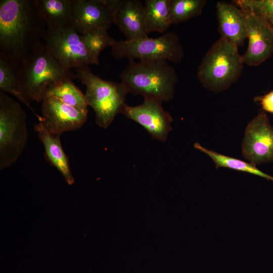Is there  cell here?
I'll list each match as a JSON object with an SVG mask.
<instances>
[{"label": "cell", "mask_w": 273, "mask_h": 273, "mask_svg": "<svg viewBox=\"0 0 273 273\" xmlns=\"http://www.w3.org/2000/svg\"><path fill=\"white\" fill-rule=\"evenodd\" d=\"M144 99L143 103L139 105L130 106L125 104L121 113L141 125L153 139L164 142L172 130L173 118L163 109L161 102Z\"/></svg>", "instance_id": "11"}, {"label": "cell", "mask_w": 273, "mask_h": 273, "mask_svg": "<svg viewBox=\"0 0 273 273\" xmlns=\"http://www.w3.org/2000/svg\"><path fill=\"white\" fill-rule=\"evenodd\" d=\"M119 77L128 93L161 102L173 99L178 80L173 66L162 60H129Z\"/></svg>", "instance_id": "3"}, {"label": "cell", "mask_w": 273, "mask_h": 273, "mask_svg": "<svg viewBox=\"0 0 273 273\" xmlns=\"http://www.w3.org/2000/svg\"><path fill=\"white\" fill-rule=\"evenodd\" d=\"M41 111L38 122L55 135L80 128L87 118L88 110L68 105L52 97L42 101Z\"/></svg>", "instance_id": "10"}, {"label": "cell", "mask_w": 273, "mask_h": 273, "mask_svg": "<svg viewBox=\"0 0 273 273\" xmlns=\"http://www.w3.org/2000/svg\"><path fill=\"white\" fill-rule=\"evenodd\" d=\"M72 25L82 35L93 29L108 30L114 23L110 0H71Z\"/></svg>", "instance_id": "12"}, {"label": "cell", "mask_w": 273, "mask_h": 273, "mask_svg": "<svg viewBox=\"0 0 273 273\" xmlns=\"http://www.w3.org/2000/svg\"><path fill=\"white\" fill-rule=\"evenodd\" d=\"M240 9L259 17L273 29V0H235Z\"/></svg>", "instance_id": "24"}, {"label": "cell", "mask_w": 273, "mask_h": 273, "mask_svg": "<svg viewBox=\"0 0 273 273\" xmlns=\"http://www.w3.org/2000/svg\"><path fill=\"white\" fill-rule=\"evenodd\" d=\"M206 4L205 0H170L171 24L185 22L200 15Z\"/></svg>", "instance_id": "21"}, {"label": "cell", "mask_w": 273, "mask_h": 273, "mask_svg": "<svg viewBox=\"0 0 273 273\" xmlns=\"http://www.w3.org/2000/svg\"><path fill=\"white\" fill-rule=\"evenodd\" d=\"M15 72L21 90L29 103L42 101L53 86L76 77L75 74L57 61L42 41L34 47Z\"/></svg>", "instance_id": "2"}, {"label": "cell", "mask_w": 273, "mask_h": 273, "mask_svg": "<svg viewBox=\"0 0 273 273\" xmlns=\"http://www.w3.org/2000/svg\"><path fill=\"white\" fill-rule=\"evenodd\" d=\"M242 154L255 165L273 162V126L265 111L260 112L247 125Z\"/></svg>", "instance_id": "9"}, {"label": "cell", "mask_w": 273, "mask_h": 273, "mask_svg": "<svg viewBox=\"0 0 273 273\" xmlns=\"http://www.w3.org/2000/svg\"><path fill=\"white\" fill-rule=\"evenodd\" d=\"M247 19L248 46L242 56L244 64L256 66L263 63L273 54V29L263 20L242 10Z\"/></svg>", "instance_id": "13"}, {"label": "cell", "mask_w": 273, "mask_h": 273, "mask_svg": "<svg viewBox=\"0 0 273 273\" xmlns=\"http://www.w3.org/2000/svg\"><path fill=\"white\" fill-rule=\"evenodd\" d=\"M35 3L47 27L72 25L71 0H35Z\"/></svg>", "instance_id": "17"}, {"label": "cell", "mask_w": 273, "mask_h": 273, "mask_svg": "<svg viewBox=\"0 0 273 273\" xmlns=\"http://www.w3.org/2000/svg\"><path fill=\"white\" fill-rule=\"evenodd\" d=\"M111 48L112 56L117 60H162L176 64L184 56L179 37L172 31L156 38L148 36L134 40H115Z\"/></svg>", "instance_id": "7"}, {"label": "cell", "mask_w": 273, "mask_h": 273, "mask_svg": "<svg viewBox=\"0 0 273 273\" xmlns=\"http://www.w3.org/2000/svg\"><path fill=\"white\" fill-rule=\"evenodd\" d=\"M42 39L54 57L67 69L100 63L72 25L47 27Z\"/></svg>", "instance_id": "8"}, {"label": "cell", "mask_w": 273, "mask_h": 273, "mask_svg": "<svg viewBox=\"0 0 273 273\" xmlns=\"http://www.w3.org/2000/svg\"><path fill=\"white\" fill-rule=\"evenodd\" d=\"M255 100L259 101L264 111L273 114V90L265 95L257 97Z\"/></svg>", "instance_id": "25"}, {"label": "cell", "mask_w": 273, "mask_h": 273, "mask_svg": "<svg viewBox=\"0 0 273 273\" xmlns=\"http://www.w3.org/2000/svg\"><path fill=\"white\" fill-rule=\"evenodd\" d=\"M170 0H146L144 15L147 33L157 32L162 34L171 25L170 20Z\"/></svg>", "instance_id": "18"}, {"label": "cell", "mask_w": 273, "mask_h": 273, "mask_svg": "<svg viewBox=\"0 0 273 273\" xmlns=\"http://www.w3.org/2000/svg\"><path fill=\"white\" fill-rule=\"evenodd\" d=\"M194 147L196 149L207 154L214 163L216 169L219 167H225L256 175L267 180L273 181V176L264 173L256 167V165L251 163L219 154L213 150L205 148L198 143H195Z\"/></svg>", "instance_id": "19"}, {"label": "cell", "mask_w": 273, "mask_h": 273, "mask_svg": "<svg viewBox=\"0 0 273 273\" xmlns=\"http://www.w3.org/2000/svg\"><path fill=\"white\" fill-rule=\"evenodd\" d=\"M243 64L238 47L220 37L203 57L197 76L201 85L208 90L222 92L238 80Z\"/></svg>", "instance_id": "4"}, {"label": "cell", "mask_w": 273, "mask_h": 273, "mask_svg": "<svg viewBox=\"0 0 273 273\" xmlns=\"http://www.w3.org/2000/svg\"><path fill=\"white\" fill-rule=\"evenodd\" d=\"M47 97L54 98L68 105L88 110L84 95L71 79L53 86L48 91L45 98Z\"/></svg>", "instance_id": "20"}, {"label": "cell", "mask_w": 273, "mask_h": 273, "mask_svg": "<svg viewBox=\"0 0 273 273\" xmlns=\"http://www.w3.org/2000/svg\"><path fill=\"white\" fill-rule=\"evenodd\" d=\"M26 113L21 105L0 91V169L16 162L27 144Z\"/></svg>", "instance_id": "6"}, {"label": "cell", "mask_w": 273, "mask_h": 273, "mask_svg": "<svg viewBox=\"0 0 273 273\" xmlns=\"http://www.w3.org/2000/svg\"><path fill=\"white\" fill-rule=\"evenodd\" d=\"M0 90L12 94L27 106L38 120L41 116L35 112L26 99L20 85L15 70L5 60L0 59Z\"/></svg>", "instance_id": "22"}, {"label": "cell", "mask_w": 273, "mask_h": 273, "mask_svg": "<svg viewBox=\"0 0 273 273\" xmlns=\"http://www.w3.org/2000/svg\"><path fill=\"white\" fill-rule=\"evenodd\" d=\"M218 30L222 37L238 48L247 38V19L245 13L236 6L224 2L216 4Z\"/></svg>", "instance_id": "15"}, {"label": "cell", "mask_w": 273, "mask_h": 273, "mask_svg": "<svg viewBox=\"0 0 273 273\" xmlns=\"http://www.w3.org/2000/svg\"><path fill=\"white\" fill-rule=\"evenodd\" d=\"M34 129L43 145L46 160L61 173L68 185H72L75 180L70 170L68 157L61 143V135L50 133L39 122L34 126Z\"/></svg>", "instance_id": "16"}, {"label": "cell", "mask_w": 273, "mask_h": 273, "mask_svg": "<svg viewBox=\"0 0 273 273\" xmlns=\"http://www.w3.org/2000/svg\"><path fill=\"white\" fill-rule=\"evenodd\" d=\"M114 23L126 37L134 40L148 36L145 29L144 5L139 0H110Z\"/></svg>", "instance_id": "14"}, {"label": "cell", "mask_w": 273, "mask_h": 273, "mask_svg": "<svg viewBox=\"0 0 273 273\" xmlns=\"http://www.w3.org/2000/svg\"><path fill=\"white\" fill-rule=\"evenodd\" d=\"M75 75L86 86V102L95 111L96 124L107 128L115 116L121 113L126 104L127 89L121 83L102 79L88 66L76 69Z\"/></svg>", "instance_id": "5"}, {"label": "cell", "mask_w": 273, "mask_h": 273, "mask_svg": "<svg viewBox=\"0 0 273 273\" xmlns=\"http://www.w3.org/2000/svg\"><path fill=\"white\" fill-rule=\"evenodd\" d=\"M47 28L35 0H1L0 59L17 71Z\"/></svg>", "instance_id": "1"}, {"label": "cell", "mask_w": 273, "mask_h": 273, "mask_svg": "<svg viewBox=\"0 0 273 273\" xmlns=\"http://www.w3.org/2000/svg\"><path fill=\"white\" fill-rule=\"evenodd\" d=\"M80 35L88 51L99 59L100 53L106 48L111 47L115 41L109 35L108 30L104 29H93Z\"/></svg>", "instance_id": "23"}]
</instances>
